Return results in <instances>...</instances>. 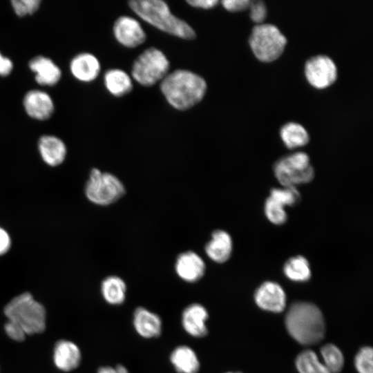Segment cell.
Listing matches in <instances>:
<instances>
[{
    "label": "cell",
    "mask_w": 373,
    "mask_h": 373,
    "mask_svg": "<svg viewBox=\"0 0 373 373\" xmlns=\"http://www.w3.org/2000/svg\"><path fill=\"white\" fill-rule=\"evenodd\" d=\"M160 89L166 102L178 111H187L204 98L207 84L200 75L186 69H177L160 82Z\"/></svg>",
    "instance_id": "obj_1"
},
{
    "label": "cell",
    "mask_w": 373,
    "mask_h": 373,
    "mask_svg": "<svg viewBox=\"0 0 373 373\" xmlns=\"http://www.w3.org/2000/svg\"><path fill=\"white\" fill-rule=\"evenodd\" d=\"M128 4L143 21L164 32L185 40L196 37L194 29L186 21L172 14L164 1L132 0Z\"/></svg>",
    "instance_id": "obj_2"
},
{
    "label": "cell",
    "mask_w": 373,
    "mask_h": 373,
    "mask_svg": "<svg viewBox=\"0 0 373 373\" xmlns=\"http://www.w3.org/2000/svg\"><path fill=\"white\" fill-rule=\"evenodd\" d=\"M285 325L291 337L304 345L316 344L325 336L323 315L320 309L311 303H293L286 314Z\"/></svg>",
    "instance_id": "obj_3"
},
{
    "label": "cell",
    "mask_w": 373,
    "mask_h": 373,
    "mask_svg": "<svg viewBox=\"0 0 373 373\" xmlns=\"http://www.w3.org/2000/svg\"><path fill=\"white\" fill-rule=\"evenodd\" d=\"M8 320L19 324L27 335L42 333L46 328V312L44 305L28 292L13 298L4 307Z\"/></svg>",
    "instance_id": "obj_4"
},
{
    "label": "cell",
    "mask_w": 373,
    "mask_h": 373,
    "mask_svg": "<svg viewBox=\"0 0 373 373\" xmlns=\"http://www.w3.org/2000/svg\"><path fill=\"white\" fill-rule=\"evenodd\" d=\"M273 172L281 186L294 187L311 182L315 176L310 158L303 151L280 157L274 164Z\"/></svg>",
    "instance_id": "obj_5"
},
{
    "label": "cell",
    "mask_w": 373,
    "mask_h": 373,
    "mask_svg": "<svg viewBox=\"0 0 373 373\" xmlns=\"http://www.w3.org/2000/svg\"><path fill=\"white\" fill-rule=\"evenodd\" d=\"M170 62L160 49L150 47L144 50L133 61L132 78L144 87H151L161 82L168 74Z\"/></svg>",
    "instance_id": "obj_6"
},
{
    "label": "cell",
    "mask_w": 373,
    "mask_h": 373,
    "mask_svg": "<svg viewBox=\"0 0 373 373\" xmlns=\"http://www.w3.org/2000/svg\"><path fill=\"white\" fill-rule=\"evenodd\" d=\"M84 190L87 199L99 206L111 205L126 193L124 184L116 175L97 168L90 171Z\"/></svg>",
    "instance_id": "obj_7"
},
{
    "label": "cell",
    "mask_w": 373,
    "mask_h": 373,
    "mask_svg": "<svg viewBox=\"0 0 373 373\" xmlns=\"http://www.w3.org/2000/svg\"><path fill=\"white\" fill-rule=\"evenodd\" d=\"M249 44L258 59L270 62L282 55L287 39L275 25L260 23L253 28Z\"/></svg>",
    "instance_id": "obj_8"
},
{
    "label": "cell",
    "mask_w": 373,
    "mask_h": 373,
    "mask_svg": "<svg viewBox=\"0 0 373 373\" xmlns=\"http://www.w3.org/2000/svg\"><path fill=\"white\" fill-rule=\"evenodd\" d=\"M305 75L312 86L322 89L334 83L337 78V68L330 57L318 55L307 60L305 64Z\"/></svg>",
    "instance_id": "obj_9"
},
{
    "label": "cell",
    "mask_w": 373,
    "mask_h": 373,
    "mask_svg": "<svg viewBox=\"0 0 373 373\" xmlns=\"http://www.w3.org/2000/svg\"><path fill=\"white\" fill-rule=\"evenodd\" d=\"M113 32L116 41L128 48H136L146 39V32L140 22L130 16L119 17L114 22Z\"/></svg>",
    "instance_id": "obj_10"
},
{
    "label": "cell",
    "mask_w": 373,
    "mask_h": 373,
    "mask_svg": "<svg viewBox=\"0 0 373 373\" xmlns=\"http://www.w3.org/2000/svg\"><path fill=\"white\" fill-rule=\"evenodd\" d=\"M286 294L283 288L276 282L265 281L254 293V300L262 309L278 313L284 310L286 305Z\"/></svg>",
    "instance_id": "obj_11"
},
{
    "label": "cell",
    "mask_w": 373,
    "mask_h": 373,
    "mask_svg": "<svg viewBox=\"0 0 373 373\" xmlns=\"http://www.w3.org/2000/svg\"><path fill=\"white\" fill-rule=\"evenodd\" d=\"M175 271L178 277L187 283H196L204 275L206 264L203 259L193 251L180 253L175 262Z\"/></svg>",
    "instance_id": "obj_12"
},
{
    "label": "cell",
    "mask_w": 373,
    "mask_h": 373,
    "mask_svg": "<svg viewBox=\"0 0 373 373\" xmlns=\"http://www.w3.org/2000/svg\"><path fill=\"white\" fill-rule=\"evenodd\" d=\"M209 313L200 303H192L186 306L181 317V323L184 331L195 338H203L208 334L207 321Z\"/></svg>",
    "instance_id": "obj_13"
},
{
    "label": "cell",
    "mask_w": 373,
    "mask_h": 373,
    "mask_svg": "<svg viewBox=\"0 0 373 373\" xmlns=\"http://www.w3.org/2000/svg\"><path fill=\"white\" fill-rule=\"evenodd\" d=\"M233 240L227 231L216 229L204 246V251L210 260L222 264L228 261L233 251Z\"/></svg>",
    "instance_id": "obj_14"
},
{
    "label": "cell",
    "mask_w": 373,
    "mask_h": 373,
    "mask_svg": "<svg viewBox=\"0 0 373 373\" xmlns=\"http://www.w3.org/2000/svg\"><path fill=\"white\" fill-rule=\"evenodd\" d=\"M23 106L29 117L37 120L48 119L54 111L51 97L40 90H31L23 98Z\"/></svg>",
    "instance_id": "obj_15"
},
{
    "label": "cell",
    "mask_w": 373,
    "mask_h": 373,
    "mask_svg": "<svg viewBox=\"0 0 373 373\" xmlns=\"http://www.w3.org/2000/svg\"><path fill=\"white\" fill-rule=\"evenodd\" d=\"M133 325L135 332L144 338H157L162 331V322L160 316L144 307H138L135 309Z\"/></svg>",
    "instance_id": "obj_16"
},
{
    "label": "cell",
    "mask_w": 373,
    "mask_h": 373,
    "mask_svg": "<svg viewBox=\"0 0 373 373\" xmlns=\"http://www.w3.org/2000/svg\"><path fill=\"white\" fill-rule=\"evenodd\" d=\"M52 357L54 364L59 370L70 372L79 365L82 354L75 343L63 339L55 343Z\"/></svg>",
    "instance_id": "obj_17"
},
{
    "label": "cell",
    "mask_w": 373,
    "mask_h": 373,
    "mask_svg": "<svg viewBox=\"0 0 373 373\" xmlns=\"http://www.w3.org/2000/svg\"><path fill=\"white\" fill-rule=\"evenodd\" d=\"M70 70L75 78L82 82H90L97 78L101 65L93 54L82 52L75 56L70 63Z\"/></svg>",
    "instance_id": "obj_18"
},
{
    "label": "cell",
    "mask_w": 373,
    "mask_h": 373,
    "mask_svg": "<svg viewBox=\"0 0 373 373\" xmlns=\"http://www.w3.org/2000/svg\"><path fill=\"white\" fill-rule=\"evenodd\" d=\"M29 68L35 73L36 82L43 86H53L61 77L59 67L50 58L39 55L30 60Z\"/></svg>",
    "instance_id": "obj_19"
},
{
    "label": "cell",
    "mask_w": 373,
    "mask_h": 373,
    "mask_svg": "<svg viewBox=\"0 0 373 373\" xmlns=\"http://www.w3.org/2000/svg\"><path fill=\"white\" fill-rule=\"evenodd\" d=\"M38 150L43 161L50 166L61 164L67 153L64 142L60 138L50 135H45L39 138Z\"/></svg>",
    "instance_id": "obj_20"
},
{
    "label": "cell",
    "mask_w": 373,
    "mask_h": 373,
    "mask_svg": "<svg viewBox=\"0 0 373 373\" xmlns=\"http://www.w3.org/2000/svg\"><path fill=\"white\" fill-rule=\"evenodd\" d=\"M169 359L178 373H198L200 367L197 354L187 345L176 347L171 352Z\"/></svg>",
    "instance_id": "obj_21"
},
{
    "label": "cell",
    "mask_w": 373,
    "mask_h": 373,
    "mask_svg": "<svg viewBox=\"0 0 373 373\" xmlns=\"http://www.w3.org/2000/svg\"><path fill=\"white\" fill-rule=\"evenodd\" d=\"M104 83L109 93L116 97L128 95L133 88L130 75L119 68L106 70L104 75Z\"/></svg>",
    "instance_id": "obj_22"
},
{
    "label": "cell",
    "mask_w": 373,
    "mask_h": 373,
    "mask_svg": "<svg viewBox=\"0 0 373 373\" xmlns=\"http://www.w3.org/2000/svg\"><path fill=\"white\" fill-rule=\"evenodd\" d=\"M285 276L291 281L304 283L312 277V268L307 258L296 255L288 258L283 267Z\"/></svg>",
    "instance_id": "obj_23"
},
{
    "label": "cell",
    "mask_w": 373,
    "mask_h": 373,
    "mask_svg": "<svg viewBox=\"0 0 373 373\" xmlns=\"http://www.w3.org/2000/svg\"><path fill=\"white\" fill-rule=\"evenodd\" d=\"M101 293L107 303L119 305L125 301L126 285L119 276H108L102 282Z\"/></svg>",
    "instance_id": "obj_24"
},
{
    "label": "cell",
    "mask_w": 373,
    "mask_h": 373,
    "mask_svg": "<svg viewBox=\"0 0 373 373\" xmlns=\"http://www.w3.org/2000/svg\"><path fill=\"white\" fill-rule=\"evenodd\" d=\"M280 136L289 149H296L307 145L309 136L307 130L296 122H287L280 130Z\"/></svg>",
    "instance_id": "obj_25"
},
{
    "label": "cell",
    "mask_w": 373,
    "mask_h": 373,
    "mask_svg": "<svg viewBox=\"0 0 373 373\" xmlns=\"http://www.w3.org/2000/svg\"><path fill=\"white\" fill-rule=\"evenodd\" d=\"M296 365L300 373H331L322 363L312 350L300 352L296 359Z\"/></svg>",
    "instance_id": "obj_26"
},
{
    "label": "cell",
    "mask_w": 373,
    "mask_h": 373,
    "mask_svg": "<svg viewBox=\"0 0 373 373\" xmlns=\"http://www.w3.org/2000/svg\"><path fill=\"white\" fill-rule=\"evenodd\" d=\"M263 212L267 220L276 226L284 224L288 219L286 207L269 196L265 200Z\"/></svg>",
    "instance_id": "obj_27"
},
{
    "label": "cell",
    "mask_w": 373,
    "mask_h": 373,
    "mask_svg": "<svg viewBox=\"0 0 373 373\" xmlns=\"http://www.w3.org/2000/svg\"><path fill=\"white\" fill-rule=\"evenodd\" d=\"M269 196L285 207L295 206L301 200V194L294 186L274 187L270 189Z\"/></svg>",
    "instance_id": "obj_28"
},
{
    "label": "cell",
    "mask_w": 373,
    "mask_h": 373,
    "mask_svg": "<svg viewBox=\"0 0 373 373\" xmlns=\"http://www.w3.org/2000/svg\"><path fill=\"white\" fill-rule=\"evenodd\" d=\"M324 365L331 373H338L344 365V357L341 351L333 344H327L321 350Z\"/></svg>",
    "instance_id": "obj_29"
},
{
    "label": "cell",
    "mask_w": 373,
    "mask_h": 373,
    "mask_svg": "<svg viewBox=\"0 0 373 373\" xmlns=\"http://www.w3.org/2000/svg\"><path fill=\"white\" fill-rule=\"evenodd\" d=\"M372 348L362 347L356 354L354 365L358 373H373Z\"/></svg>",
    "instance_id": "obj_30"
},
{
    "label": "cell",
    "mask_w": 373,
    "mask_h": 373,
    "mask_svg": "<svg viewBox=\"0 0 373 373\" xmlns=\"http://www.w3.org/2000/svg\"><path fill=\"white\" fill-rule=\"evenodd\" d=\"M40 0H12L11 6L13 10L19 17L32 15L39 8Z\"/></svg>",
    "instance_id": "obj_31"
},
{
    "label": "cell",
    "mask_w": 373,
    "mask_h": 373,
    "mask_svg": "<svg viewBox=\"0 0 373 373\" xmlns=\"http://www.w3.org/2000/svg\"><path fill=\"white\" fill-rule=\"evenodd\" d=\"M249 17L258 24L262 23L267 17V8L265 3L260 0L250 1L249 6Z\"/></svg>",
    "instance_id": "obj_32"
},
{
    "label": "cell",
    "mask_w": 373,
    "mask_h": 373,
    "mask_svg": "<svg viewBox=\"0 0 373 373\" xmlns=\"http://www.w3.org/2000/svg\"><path fill=\"white\" fill-rule=\"evenodd\" d=\"M4 330L8 337L15 341H24L27 335L19 324L10 320L5 323Z\"/></svg>",
    "instance_id": "obj_33"
},
{
    "label": "cell",
    "mask_w": 373,
    "mask_h": 373,
    "mask_svg": "<svg viewBox=\"0 0 373 373\" xmlns=\"http://www.w3.org/2000/svg\"><path fill=\"white\" fill-rule=\"evenodd\" d=\"M222 6L229 12H240L249 8V0H223Z\"/></svg>",
    "instance_id": "obj_34"
},
{
    "label": "cell",
    "mask_w": 373,
    "mask_h": 373,
    "mask_svg": "<svg viewBox=\"0 0 373 373\" xmlns=\"http://www.w3.org/2000/svg\"><path fill=\"white\" fill-rule=\"evenodd\" d=\"M186 3L195 8L209 10L216 7L219 1L218 0H188Z\"/></svg>",
    "instance_id": "obj_35"
},
{
    "label": "cell",
    "mask_w": 373,
    "mask_h": 373,
    "mask_svg": "<svg viewBox=\"0 0 373 373\" xmlns=\"http://www.w3.org/2000/svg\"><path fill=\"white\" fill-rule=\"evenodd\" d=\"M11 246V238L6 230L0 227V256L6 254Z\"/></svg>",
    "instance_id": "obj_36"
},
{
    "label": "cell",
    "mask_w": 373,
    "mask_h": 373,
    "mask_svg": "<svg viewBox=\"0 0 373 373\" xmlns=\"http://www.w3.org/2000/svg\"><path fill=\"white\" fill-rule=\"evenodd\" d=\"M13 69L12 60L3 56L0 52V76L6 77L10 74Z\"/></svg>",
    "instance_id": "obj_37"
},
{
    "label": "cell",
    "mask_w": 373,
    "mask_h": 373,
    "mask_svg": "<svg viewBox=\"0 0 373 373\" xmlns=\"http://www.w3.org/2000/svg\"><path fill=\"white\" fill-rule=\"evenodd\" d=\"M97 373H117L115 367L103 366L98 369Z\"/></svg>",
    "instance_id": "obj_38"
},
{
    "label": "cell",
    "mask_w": 373,
    "mask_h": 373,
    "mask_svg": "<svg viewBox=\"0 0 373 373\" xmlns=\"http://www.w3.org/2000/svg\"><path fill=\"white\" fill-rule=\"evenodd\" d=\"M117 373H129L128 369L123 365L119 364L115 366Z\"/></svg>",
    "instance_id": "obj_39"
},
{
    "label": "cell",
    "mask_w": 373,
    "mask_h": 373,
    "mask_svg": "<svg viewBox=\"0 0 373 373\" xmlns=\"http://www.w3.org/2000/svg\"><path fill=\"white\" fill-rule=\"evenodd\" d=\"M225 373H241V372H225Z\"/></svg>",
    "instance_id": "obj_40"
}]
</instances>
